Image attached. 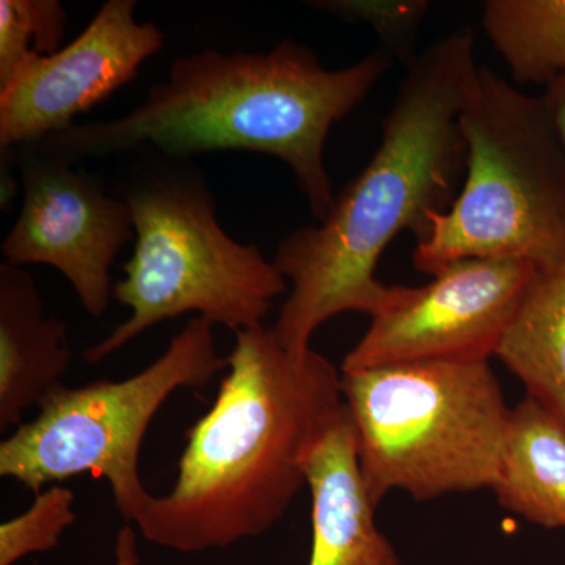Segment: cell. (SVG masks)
Wrapping results in <instances>:
<instances>
[{"mask_svg":"<svg viewBox=\"0 0 565 565\" xmlns=\"http://www.w3.org/2000/svg\"><path fill=\"white\" fill-rule=\"evenodd\" d=\"M479 70L467 29L416 55L373 159L334 196L326 221L278 245L273 262L289 291L273 330L288 351H311L316 330L334 316L373 319L403 300L407 286L375 277L379 259L401 233L426 236L430 217L455 202L465 170L459 120Z\"/></svg>","mask_w":565,"mask_h":565,"instance_id":"obj_1","label":"cell"},{"mask_svg":"<svg viewBox=\"0 0 565 565\" xmlns=\"http://www.w3.org/2000/svg\"><path fill=\"white\" fill-rule=\"evenodd\" d=\"M392 63L381 50L330 70L291 40L266 52H193L174 58L166 79L128 115L74 122L33 145L74 166L132 152L172 159L214 151L273 156L289 167L321 223L337 196L323 159L327 137Z\"/></svg>","mask_w":565,"mask_h":565,"instance_id":"obj_2","label":"cell"},{"mask_svg":"<svg viewBox=\"0 0 565 565\" xmlns=\"http://www.w3.org/2000/svg\"><path fill=\"white\" fill-rule=\"evenodd\" d=\"M236 341L211 411L188 433L167 494H148L132 522L151 544L180 553L259 537L307 486L316 446L343 415V374L311 349L288 351L273 327Z\"/></svg>","mask_w":565,"mask_h":565,"instance_id":"obj_3","label":"cell"},{"mask_svg":"<svg viewBox=\"0 0 565 565\" xmlns=\"http://www.w3.org/2000/svg\"><path fill=\"white\" fill-rule=\"evenodd\" d=\"M118 196L132 212L136 245L115 282L114 299L131 310L84 352L102 363L151 327L196 313L234 333L264 326L274 300L289 291L255 244L237 243L215 215L206 178L189 159L141 152Z\"/></svg>","mask_w":565,"mask_h":565,"instance_id":"obj_4","label":"cell"},{"mask_svg":"<svg viewBox=\"0 0 565 565\" xmlns=\"http://www.w3.org/2000/svg\"><path fill=\"white\" fill-rule=\"evenodd\" d=\"M459 126L462 188L416 241V269L435 275L463 259L564 262L565 147L542 96L481 68Z\"/></svg>","mask_w":565,"mask_h":565,"instance_id":"obj_5","label":"cell"},{"mask_svg":"<svg viewBox=\"0 0 565 565\" xmlns=\"http://www.w3.org/2000/svg\"><path fill=\"white\" fill-rule=\"evenodd\" d=\"M343 374L356 462L371 501L493 489L512 408L490 362L390 364Z\"/></svg>","mask_w":565,"mask_h":565,"instance_id":"obj_6","label":"cell"},{"mask_svg":"<svg viewBox=\"0 0 565 565\" xmlns=\"http://www.w3.org/2000/svg\"><path fill=\"white\" fill-rule=\"evenodd\" d=\"M212 330L196 316L132 377L61 386L32 422L0 444V476L33 493L81 475L106 479L118 512L132 522L150 494L140 481L139 456L152 418L177 390L203 388L228 367Z\"/></svg>","mask_w":565,"mask_h":565,"instance_id":"obj_7","label":"cell"},{"mask_svg":"<svg viewBox=\"0 0 565 565\" xmlns=\"http://www.w3.org/2000/svg\"><path fill=\"white\" fill-rule=\"evenodd\" d=\"M2 152L24 189L20 215L0 247L3 263L54 267L73 286L82 308L103 318L114 297L111 264L136 239L131 207L104 191L98 178L36 145Z\"/></svg>","mask_w":565,"mask_h":565,"instance_id":"obj_8","label":"cell"},{"mask_svg":"<svg viewBox=\"0 0 565 565\" xmlns=\"http://www.w3.org/2000/svg\"><path fill=\"white\" fill-rule=\"evenodd\" d=\"M534 273L520 259H463L407 286L403 300L371 319L341 373L390 364L490 362Z\"/></svg>","mask_w":565,"mask_h":565,"instance_id":"obj_9","label":"cell"},{"mask_svg":"<svg viewBox=\"0 0 565 565\" xmlns=\"http://www.w3.org/2000/svg\"><path fill=\"white\" fill-rule=\"evenodd\" d=\"M136 11V0H107L70 44L29 58L0 85V150L65 131L136 79L163 47L161 29L137 21Z\"/></svg>","mask_w":565,"mask_h":565,"instance_id":"obj_10","label":"cell"},{"mask_svg":"<svg viewBox=\"0 0 565 565\" xmlns=\"http://www.w3.org/2000/svg\"><path fill=\"white\" fill-rule=\"evenodd\" d=\"M307 486L313 526L308 565H401L392 542L375 522L377 505L360 473L345 408L308 460Z\"/></svg>","mask_w":565,"mask_h":565,"instance_id":"obj_11","label":"cell"},{"mask_svg":"<svg viewBox=\"0 0 565 565\" xmlns=\"http://www.w3.org/2000/svg\"><path fill=\"white\" fill-rule=\"evenodd\" d=\"M73 363L68 327L44 315L32 275L0 264V429L20 427L57 392Z\"/></svg>","mask_w":565,"mask_h":565,"instance_id":"obj_12","label":"cell"},{"mask_svg":"<svg viewBox=\"0 0 565 565\" xmlns=\"http://www.w3.org/2000/svg\"><path fill=\"white\" fill-rule=\"evenodd\" d=\"M494 356L565 427V259L534 267Z\"/></svg>","mask_w":565,"mask_h":565,"instance_id":"obj_13","label":"cell"},{"mask_svg":"<svg viewBox=\"0 0 565 565\" xmlns=\"http://www.w3.org/2000/svg\"><path fill=\"white\" fill-rule=\"evenodd\" d=\"M492 492L498 504L533 525L565 531V427L525 397L511 429Z\"/></svg>","mask_w":565,"mask_h":565,"instance_id":"obj_14","label":"cell"},{"mask_svg":"<svg viewBox=\"0 0 565 565\" xmlns=\"http://www.w3.org/2000/svg\"><path fill=\"white\" fill-rule=\"evenodd\" d=\"M481 24L516 84L565 77V0H489Z\"/></svg>","mask_w":565,"mask_h":565,"instance_id":"obj_15","label":"cell"},{"mask_svg":"<svg viewBox=\"0 0 565 565\" xmlns=\"http://www.w3.org/2000/svg\"><path fill=\"white\" fill-rule=\"evenodd\" d=\"M66 22L58 0H0V85L29 58L61 50Z\"/></svg>","mask_w":565,"mask_h":565,"instance_id":"obj_16","label":"cell"},{"mask_svg":"<svg viewBox=\"0 0 565 565\" xmlns=\"http://www.w3.org/2000/svg\"><path fill=\"white\" fill-rule=\"evenodd\" d=\"M74 501L73 490L58 484L35 493L28 511L0 525V565L58 546L66 527L76 522Z\"/></svg>","mask_w":565,"mask_h":565,"instance_id":"obj_17","label":"cell"},{"mask_svg":"<svg viewBox=\"0 0 565 565\" xmlns=\"http://www.w3.org/2000/svg\"><path fill=\"white\" fill-rule=\"evenodd\" d=\"M313 9L338 20L362 22L381 39L382 51L405 66L415 61V44L429 3L424 0H321Z\"/></svg>","mask_w":565,"mask_h":565,"instance_id":"obj_18","label":"cell"},{"mask_svg":"<svg viewBox=\"0 0 565 565\" xmlns=\"http://www.w3.org/2000/svg\"><path fill=\"white\" fill-rule=\"evenodd\" d=\"M541 96L565 147V77L546 85Z\"/></svg>","mask_w":565,"mask_h":565,"instance_id":"obj_19","label":"cell"},{"mask_svg":"<svg viewBox=\"0 0 565 565\" xmlns=\"http://www.w3.org/2000/svg\"><path fill=\"white\" fill-rule=\"evenodd\" d=\"M137 552V535L131 526L125 525L115 542V565H139Z\"/></svg>","mask_w":565,"mask_h":565,"instance_id":"obj_20","label":"cell"}]
</instances>
